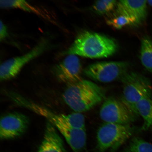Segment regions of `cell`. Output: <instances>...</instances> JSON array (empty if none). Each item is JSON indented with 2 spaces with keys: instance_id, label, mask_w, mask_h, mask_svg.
Wrapping results in <instances>:
<instances>
[{
  "instance_id": "cell-3",
  "label": "cell",
  "mask_w": 152,
  "mask_h": 152,
  "mask_svg": "<svg viewBox=\"0 0 152 152\" xmlns=\"http://www.w3.org/2000/svg\"><path fill=\"white\" fill-rule=\"evenodd\" d=\"M104 89L92 82L82 80L68 86L63 95L64 101L75 113L92 109L106 99Z\"/></svg>"
},
{
  "instance_id": "cell-16",
  "label": "cell",
  "mask_w": 152,
  "mask_h": 152,
  "mask_svg": "<svg viewBox=\"0 0 152 152\" xmlns=\"http://www.w3.org/2000/svg\"><path fill=\"white\" fill-rule=\"evenodd\" d=\"M108 25L116 29H120L125 26L138 25L136 19L128 15L117 14L116 16L106 21Z\"/></svg>"
},
{
  "instance_id": "cell-12",
  "label": "cell",
  "mask_w": 152,
  "mask_h": 152,
  "mask_svg": "<svg viewBox=\"0 0 152 152\" xmlns=\"http://www.w3.org/2000/svg\"><path fill=\"white\" fill-rule=\"evenodd\" d=\"M147 1H121L117 4V14L128 15L136 19L138 24L146 20Z\"/></svg>"
},
{
  "instance_id": "cell-15",
  "label": "cell",
  "mask_w": 152,
  "mask_h": 152,
  "mask_svg": "<svg viewBox=\"0 0 152 152\" xmlns=\"http://www.w3.org/2000/svg\"><path fill=\"white\" fill-rule=\"evenodd\" d=\"M0 7L3 9H18L39 14L40 13L37 8L23 0H1Z\"/></svg>"
},
{
  "instance_id": "cell-13",
  "label": "cell",
  "mask_w": 152,
  "mask_h": 152,
  "mask_svg": "<svg viewBox=\"0 0 152 152\" xmlns=\"http://www.w3.org/2000/svg\"><path fill=\"white\" fill-rule=\"evenodd\" d=\"M136 109L138 115L144 120L141 130L146 131L152 129V99L151 98L143 99L137 102Z\"/></svg>"
},
{
  "instance_id": "cell-19",
  "label": "cell",
  "mask_w": 152,
  "mask_h": 152,
  "mask_svg": "<svg viewBox=\"0 0 152 152\" xmlns=\"http://www.w3.org/2000/svg\"><path fill=\"white\" fill-rule=\"evenodd\" d=\"M8 35V30L6 26L1 20L0 22V39L3 40Z\"/></svg>"
},
{
  "instance_id": "cell-5",
  "label": "cell",
  "mask_w": 152,
  "mask_h": 152,
  "mask_svg": "<svg viewBox=\"0 0 152 152\" xmlns=\"http://www.w3.org/2000/svg\"><path fill=\"white\" fill-rule=\"evenodd\" d=\"M121 80L123 87L121 99L138 115L136 104L143 99L152 98L151 83L144 76L135 72H127Z\"/></svg>"
},
{
  "instance_id": "cell-9",
  "label": "cell",
  "mask_w": 152,
  "mask_h": 152,
  "mask_svg": "<svg viewBox=\"0 0 152 152\" xmlns=\"http://www.w3.org/2000/svg\"><path fill=\"white\" fill-rule=\"evenodd\" d=\"M28 118L23 114L14 113L3 116L0 122V138L12 139L22 135L29 125Z\"/></svg>"
},
{
  "instance_id": "cell-17",
  "label": "cell",
  "mask_w": 152,
  "mask_h": 152,
  "mask_svg": "<svg viewBox=\"0 0 152 152\" xmlns=\"http://www.w3.org/2000/svg\"><path fill=\"white\" fill-rule=\"evenodd\" d=\"M122 152H152V144L135 137Z\"/></svg>"
},
{
  "instance_id": "cell-8",
  "label": "cell",
  "mask_w": 152,
  "mask_h": 152,
  "mask_svg": "<svg viewBox=\"0 0 152 152\" xmlns=\"http://www.w3.org/2000/svg\"><path fill=\"white\" fill-rule=\"evenodd\" d=\"M48 45V42L42 40L26 54L5 61L0 66L1 80H9L16 77L26 64L42 54Z\"/></svg>"
},
{
  "instance_id": "cell-14",
  "label": "cell",
  "mask_w": 152,
  "mask_h": 152,
  "mask_svg": "<svg viewBox=\"0 0 152 152\" xmlns=\"http://www.w3.org/2000/svg\"><path fill=\"white\" fill-rule=\"evenodd\" d=\"M140 59L144 67L152 73V41L148 37L142 39Z\"/></svg>"
},
{
  "instance_id": "cell-6",
  "label": "cell",
  "mask_w": 152,
  "mask_h": 152,
  "mask_svg": "<svg viewBox=\"0 0 152 152\" xmlns=\"http://www.w3.org/2000/svg\"><path fill=\"white\" fill-rule=\"evenodd\" d=\"M139 115L122 99L106 98L99 111L104 123L128 125L134 122Z\"/></svg>"
},
{
  "instance_id": "cell-4",
  "label": "cell",
  "mask_w": 152,
  "mask_h": 152,
  "mask_svg": "<svg viewBox=\"0 0 152 152\" xmlns=\"http://www.w3.org/2000/svg\"><path fill=\"white\" fill-rule=\"evenodd\" d=\"M130 124L104 123L97 132V148L99 152L115 151L132 137L135 131Z\"/></svg>"
},
{
  "instance_id": "cell-1",
  "label": "cell",
  "mask_w": 152,
  "mask_h": 152,
  "mask_svg": "<svg viewBox=\"0 0 152 152\" xmlns=\"http://www.w3.org/2000/svg\"><path fill=\"white\" fill-rule=\"evenodd\" d=\"M11 99L18 105L31 110L47 119L63 136L73 152H84L87 136L85 118L82 114H57L15 93Z\"/></svg>"
},
{
  "instance_id": "cell-20",
  "label": "cell",
  "mask_w": 152,
  "mask_h": 152,
  "mask_svg": "<svg viewBox=\"0 0 152 152\" xmlns=\"http://www.w3.org/2000/svg\"><path fill=\"white\" fill-rule=\"evenodd\" d=\"M147 4L152 7V1H147Z\"/></svg>"
},
{
  "instance_id": "cell-7",
  "label": "cell",
  "mask_w": 152,
  "mask_h": 152,
  "mask_svg": "<svg viewBox=\"0 0 152 152\" xmlns=\"http://www.w3.org/2000/svg\"><path fill=\"white\" fill-rule=\"evenodd\" d=\"M129 64L126 62H102L87 66L83 73L93 80L102 83L111 82L121 79L128 72Z\"/></svg>"
},
{
  "instance_id": "cell-10",
  "label": "cell",
  "mask_w": 152,
  "mask_h": 152,
  "mask_svg": "<svg viewBox=\"0 0 152 152\" xmlns=\"http://www.w3.org/2000/svg\"><path fill=\"white\" fill-rule=\"evenodd\" d=\"M82 71L80 61L77 56L74 55H68L54 68L58 78L68 86L82 80Z\"/></svg>"
},
{
  "instance_id": "cell-18",
  "label": "cell",
  "mask_w": 152,
  "mask_h": 152,
  "mask_svg": "<svg viewBox=\"0 0 152 152\" xmlns=\"http://www.w3.org/2000/svg\"><path fill=\"white\" fill-rule=\"evenodd\" d=\"M117 4V1L114 0H100L95 1L92 8L99 15L107 14L113 10Z\"/></svg>"
},
{
  "instance_id": "cell-2",
  "label": "cell",
  "mask_w": 152,
  "mask_h": 152,
  "mask_svg": "<svg viewBox=\"0 0 152 152\" xmlns=\"http://www.w3.org/2000/svg\"><path fill=\"white\" fill-rule=\"evenodd\" d=\"M118 45L107 36L88 31L81 32L62 56L74 55L90 58H107L115 54Z\"/></svg>"
},
{
  "instance_id": "cell-11",
  "label": "cell",
  "mask_w": 152,
  "mask_h": 152,
  "mask_svg": "<svg viewBox=\"0 0 152 152\" xmlns=\"http://www.w3.org/2000/svg\"><path fill=\"white\" fill-rule=\"evenodd\" d=\"M37 152H66L63 141L54 125L48 121Z\"/></svg>"
}]
</instances>
